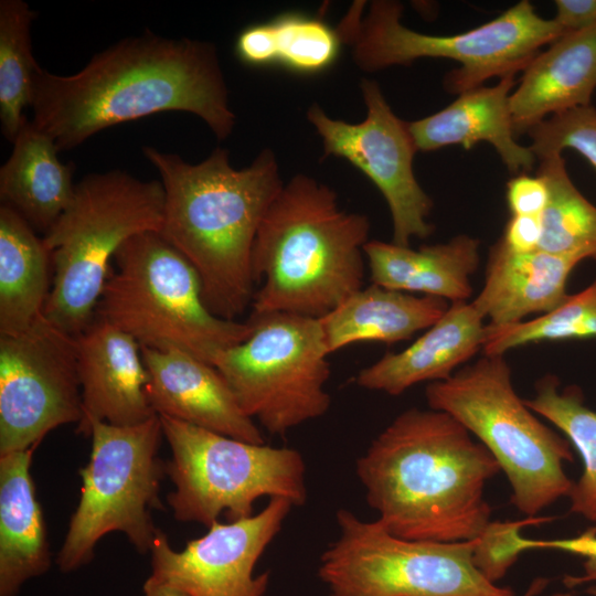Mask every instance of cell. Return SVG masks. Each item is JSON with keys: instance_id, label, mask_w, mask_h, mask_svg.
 <instances>
[{"instance_id": "25", "label": "cell", "mask_w": 596, "mask_h": 596, "mask_svg": "<svg viewBox=\"0 0 596 596\" xmlns=\"http://www.w3.org/2000/svg\"><path fill=\"white\" fill-rule=\"evenodd\" d=\"M450 304L375 284L362 287L319 319L329 354L356 342L396 343L436 323Z\"/></svg>"}, {"instance_id": "35", "label": "cell", "mask_w": 596, "mask_h": 596, "mask_svg": "<svg viewBox=\"0 0 596 596\" xmlns=\"http://www.w3.org/2000/svg\"><path fill=\"white\" fill-rule=\"evenodd\" d=\"M543 234L542 217L535 215H511L500 241L515 253L540 249Z\"/></svg>"}, {"instance_id": "8", "label": "cell", "mask_w": 596, "mask_h": 596, "mask_svg": "<svg viewBox=\"0 0 596 596\" xmlns=\"http://www.w3.org/2000/svg\"><path fill=\"white\" fill-rule=\"evenodd\" d=\"M429 408L458 421L490 451L512 489L511 502L534 518L563 497L573 481L564 462L571 443L542 423L515 392L504 355H487L425 391Z\"/></svg>"}, {"instance_id": "4", "label": "cell", "mask_w": 596, "mask_h": 596, "mask_svg": "<svg viewBox=\"0 0 596 596\" xmlns=\"http://www.w3.org/2000/svg\"><path fill=\"white\" fill-rule=\"evenodd\" d=\"M366 215L340 207L329 185L305 173L284 183L264 215L252 252L262 281L252 315L320 319L363 287Z\"/></svg>"}, {"instance_id": "38", "label": "cell", "mask_w": 596, "mask_h": 596, "mask_svg": "<svg viewBox=\"0 0 596 596\" xmlns=\"http://www.w3.org/2000/svg\"><path fill=\"white\" fill-rule=\"evenodd\" d=\"M549 584V581L546 578H538L535 579L529 587V589L525 592L523 596H538ZM547 596H573L572 593L565 592V593H554Z\"/></svg>"}, {"instance_id": "33", "label": "cell", "mask_w": 596, "mask_h": 596, "mask_svg": "<svg viewBox=\"0 0 596 596\" xmlns=\"http://www.w3.org/2000/svg\"><path fill=\"white\" fill-rule=\"evenodd\" d=\"M515 549L519 554L528 550H555L582 556L585 558V576L571 577L566 584L573 586L596 579V526L570 539L531 540L519 534L515 539Z\"/></svg>"}, {"instance_id": "10", "label": "cell", "mask_w": 596, "mask_h": 596, "mask_svg": "<svg viewBox=\"0 0 596 596\" xmlns=\"http://www.w3.org/2000/svg\"><path fill=\"white\" fill-rule=\"evenodd\" d=\"M92 451L82 478L81 498L56 556L64 573L92 561L97 542L110 532L124 533L140 553L156 539L151 510L162 509L160 482L166 462L158 456L162 434L158 415L131 426L96 422Z\"/></svg>"}, {"instance_id": "13", "label": "cell", "mask_w": 596, "mask_h": 596, "mask_svg": "<svg viewBox=\"0 0 596 596\" xmlns=\"http://www.w3.org/2000/svg\"><path fill=\"white\" fill-rule=\"evenodd\" d=\"M81 418L77 337L43 313L21 333L0 337V456L35 449Z\"/></svg>"}, {"instance_id": "32", "label": "cell", "mask_w": 596, "mask_h": 596, "mask_svg": "<svg viewBox=\"0 0 596 596\" xmlns=\"http://www.w3.org/2000/svg\"><path fill=\"white\" fill-rule=\"evenodd\" d=\"M526 134L539 160L572 149L596 168V108L592 105L552 115Z\"/></svg>"}, {"instance_id": "22", "label": "cell", "mask_w": 596, "mask_h": 596, "mask_svg": "<svg viewBox=\"0 0 596 596\" xmlns=\"http://www.w3.org/2000/svg\"><path fill=\"white\" fill-rule=\"evenodd\" d=\"M479 241L467 234L417 249L372 240L364 246V256L372 284L453 304L472 295L470 279L479 267Z\"/></svg>"}, {"instance_id": "26", "label": "cell", "mask_w": 596, "mask_h": 596, "mask_svg": "<svg viewBox=\"0 0 596 596\" xmlns=\"http://www.w3.org/2000/svg\"><path fill=\"white\" fill-rule=\"evenodd\" d=\"M51 254L43 237L14 210L0 207V337L26 330L49 298Z\"/></svg>"}, {"instance_id": "2", "label": "cell", "mask_w": 596, "mask_h": 596, "mask_svg": "<svg viewBox=\"0 0 596 596\" xmlns=\"http://www.w3.org/2000/svg\"><path fill=\"white\" fill-rule=\"evenodd\" d=\"M355 470L376 520L397 538L472 541L492 523L485 486L500 466L445 412H402L358 458Z\"/></svg>"}, {"instance_id": "3", "label": "cell", "mask_w": 596, "mask_h": 596, "mask_svg": "<svg viewBox=\"0 0 596 596\" xmlns=\"http://www.w3.org/2000/svg\"><path fill=\"white\" fill-rule=\"evenodd\" d=\"M142 152L164 190L159 234L198 273L209 309L234 320L252 305L254 241L284 187L275 153L266 148L249 166L235 169L228 150L220 147L198 163L150 146Z\"/></svg>"}, {"instance_id": "9", "label": "cell", "mask_w": 596, "mask_h": 596, "mask_svg": "<svg viewBox=\"0 0 596 596\" xmlns=\"http://www.w3.org/2000/svg\"><path fill=\"white\" fill-rule=\"evenodd\" d=\"M171 458L166 473L174 485L168 504L175 520L210 526L254 514L255 502L283 498L306 503V465L288 447L253 444L158 415Z\"/></svg>"}, {"instance_id": "1", "label": "cell", "mask_w": 596, "mask_h": 596, "mask_svg": "<svg viewBox=\"0 0 596 596\" xmlns=\"http://www.w3.org/2000/svg\"><path fill=\"white\" fill-rule=\"evenodd\" d=\"M30 107L33 125L54 140L58 151L157 113L193 114L219 140L232 134L236 121L215 45L150 30L96 53L75 74L57 75L41 67Z\"/></svg>"}, {"instance_id": "11", "label": "cell", "mask_w": 596, "mask_h": 596, "mask_svg": "<svg viewBox=\"0 0 596 596\" xmlns=\"http://www.w3.org/2000/svg\"><path fill=\"white\" fill-rule=\"evenodd\" d=\"M336 520L338 538L318 567L329 596H514L479 571L477 540H405L343 508Z\"/></svg>"}, {"instance_id": "5", "label": "cell", "mask_w": 596, "mask_h": 596, "mask_svg": "<svg viewBox=\"0 0 596 596\" xmlns=\"http://www.w3.org/2000/svg\"><path fill=\"white\" fill-rule=\"evenodd\" d=\"M163 209L160 180L109 170L77 182L70 205L43 236L53 266L44 317L79 336L95 317L110 260L132 236L159 233Z\"/></svg>"}, {"instance_id": "29", "label": "cell", "mask_w": 596, "mask_h": 596, "mask_svg": "<svg viewBox=\"0 0 596 596\" xmlns=\"http://www.w3.org/2000/svg\"><path fill=\"white\" fill-rule=\"evenodd\" d=\"M538 174L545 180L550 193L541 215L543 234L540 249L596 259V206L571 180L563 156L540 160Z\"/></svg>"}, {"instance_id": "12", "label": "cell", "mask_w": 596, "mask_h": 596, "mask_svg": "<svg viewBox=\"0 0 596 596\" xmlns=\"http://www.w3.org/2000/svg\"><path fill=\"white\" fill-rule=\"evenodd\" d=\"M247 339L223 351L214 365L243 412L268 433L323 416L330 355L319 319L285 312L251 315Z\"/></svg>"}, {"instance_id": "14", "label": "cell", "mask_w": 596, "mask_h": 596, "mask_svg": "<svg viewBox=\"0 0 596 596\" xmlns=\"http://www.w3.org/2000/svg\"><path fill=\"white\" fill-rule=\"evenodd\" d=\"M360 88L366 107L361 123L333 119L317 103L306 116L322 141V158L345 159L375 184L391 212L392 243L409 246L412 238H427L435 230L427 221L433 201L413 169L418 150L407 121L394 114L377 82L363 78Z\"/></svg>"}, {"instance_id": "16", "label": "cell", "mask_w": 596, "mask_h": 596, "mask_svg": "<svg viewBox=\"0 0 596 596\" xmlns=\"http://www.w3.org/2000/svg\"><path fill=\"white\" fill-rule=\"evenodd\" d=\"M82 418L76 433L89 436L96 422L131 426L153 416L140 344L128 333L94 317L77 336Z\"/></svg>"}, {"instance_id": "18", "label": "cell", "mask_w": 596, "mask_h": 596, "mask_svg": "<svg viewBox=\"0 0 596 596\" xmlns=\"http://www.w3.org/2000/svg\"><path fill=\"white\" fill-rule=\"evenodd\" d=\"M596 91V25L566 32L524 68L509 104L515 135L552 115L590 105Z\"/></svg>"}, {"instance_id": "6", "label": "cell", "mask_w": 596, "mask_h": 596, "mask_svg": "<svg viewBox=\"0 0 596 596\" xmlns=\"http://www.w3.org/2000/svg\"><path fill=\"white\" fill-rule=\"evenodd\" d=\"M95 317L130 334L140 347L177 350L214 365L247 339L253 326L214 315L193 266L158 232L126 241L114 257Z\"/></svg>"}, {"instance_id": "23", "label": "cell", "mask_w": 596, "mask_h": 596, "mask_svg": "<svg viewBox=\"0 0 596 596\" xmlns=\"http://www.w3.org/2000/svg\"><path fill=\"white\" fill-rule=\"evenodd\" d=\"M34 449L0 456V596H17L51 566L46 526L30 468Z\"/></svg>"}, {"instance_id": "24", "label": "cell", "mask_w": 596, "mask_h": 596, "mask_svg": "<svg viewBox=\"0 0 596 596\" xmlns=\"http://www.w3.org/2000/svg\"><path fill=\"white\" fill-rule=\"evenodd\" d=\"M8 160L0 168L2 204L45 234L70 205L75 166L58 159L54 140L24 120Z\"/></svg>"}, {"instance_id": "34", "label": "cell", "mask_w": 596, "mask_h": 596, "mask_svg": "<svg viewBox=\"0 0 596 596\" xmlns=\"http://www.w3.org/2000/svg\"><path fill=\"white\" fill-rule=\"evenodd\" d=\"M549 187L536 173H520L507 183V203L511 215L541 216L547 205Z\"/></svg>"}, {"instance_id": "21", "label": "cell", "mask_w": 596, "mask_h": 596, "mask_svg": "<svg viewBox=\"0 0 596 596\" xmlns=\"http://www.w3.org/2000/svg\"><path fill=\"white\" fill-rule=\"evenodd\" d=\"M582 260L541 249L515 253L499 240L490 248L483 286L471 304L494 326L546 313L567 298L570 274Z\"/></svg>"}, {"instance_id": "37", "label": "cell", "mask_w": 596, "mask_h": 596, "mask_svg": "<svg viewBox=\"0 0 596 596\" xmlns=\"http://www.w3.org/2000/svg\"><path fill=\"white\" fill-rule=\"evenodd\" d=\"M143 594L145 596H190L183 590L158 582L150 576L143 584Z\"/></svg>"}, {"instance_id": "36", "label": "cell", "mask_w": 596, "mask_h": 596, "mask_svg": "<svg viewBox=\"0 0 596 596\" xmlns=\"http://www.w3.org/2000/svg\"><path fill=\"white\" fill-rule=\"evenodd\" d=\"M556 23L564 32H575L596 25V0H555Z\"/></svg>"}, {"instance_id": "7", "label": "cell", "mask_w": 596, "mask_h": 596, "mask_svg": "<svg viewBox=\"0 0 596 596\" xmlns=\"http://www.w3.org/2000/svg\"><path fill=\"white\" fill-rule=\"evenodd\" d=\"M365 1H355L337 26L351 46L353 61L364 72L416 60L448 58L460 64L444 79L450 94L481 86L492 77L503 78L524 71L529 63L565 32L554 19L538 14L521 0L475 29L450 35H434L408 29L401 22L403 4L395 0H373L363 14Z\"/></svg>"}, {"instance_id": "15", "label": "cell", "mask_w": 596, "mask_h": 596, "mask_svg": "<svg viewBox=\"0 0 596 596\" xmlns=\"http://www.w3.org/2000/svg\"><path fill=\"white\" fill-rule=\"evenodd\" d=\"M292 507L286 499L272 498L248 518L214 522L181 551L158 530L150 550V577L190 596H265L269 573L255 576L254 568Z\"/></svg>"}, {"instance_id": "19", "label": "cell", "mask_w": 596, "mask_h": 596, "mask_svg": "<svg viewBox=\"0 0 596 596\" xmlns=\"http://www.w3.org/2000/svg\"><path fill=\"white\" fill-rule=\"evenodd\" d=\"M514 87L515 76H505L493 86L481 85L459 94L433 115L407 121L417 150L433 151L455 145L470 149L487 141L511 173L532 170L536 158L530 147L517 141L512 126L509 98Z\"/></svg>"}, {"instance_id": "31", "label": "cell", "mask_w": 596, "mask_h": 596, "mask_svg": "<svg viewBox=\"0 0 596 596\" xmlns=\"http://www.w3.org/2000/svg\"><path fill=\"white\" fill-rule=\"evenodd\" d=\"M266 23L272 63L298 73L313 74L330 67L343 44L337 28L300 13L280 14Z\"/></svg>"}, {"instance_id": "28", "label": "cell", "mask_w": 596, "mask_h": 596, "mask_svg": "<svg viewBox=\"0 0 596 596\" xmlns=\"http://www.w3.org/2000/svg\"><path fill=\"white\" fill-rule=\"evenodd\" d=\"M36 12L23 0L0 1V123L13 142L31 106L34 77L41 66L32 52L31 26Z\"/></svg>"}, {"instance_id": "20", "label": "cell", "mask_w": 596, "mask_h": 596, "mask_svg": "<svg viewBox=\"0 0 596 596\" xmlns=\"http://www.w3.org/2000/svg\"><path fill=\"white\" fill-rule=\"evenodd\" d=\"M485 328L471 302H453L409 347L385 353L362 369L355 382L365 390L397 396L418 383L447 380L482 349Z\"/></svg>"}, {"instance_id": "27", "label": "cell", "mask_w": 596, "mask_h": 596, "mask_svg": "<svg viewBox=\"0 0 596 596\" xmlns=\"http://www.w3.org/2000/svg\"><path fill=\"white\" fill-rule=\"evenodd\" d=\"M524 403L557 427L579 454L583 471L570 492V511L596 523V411L585 405L578 387L560 390L553 375L539 380L535 395Z\"/></svg>"}, {"instance_id": "30", "label": "cell", "mask_w": 596, "mask_h": 596, "mask_svg": "<svg viewBox=\"0 0 596 596\" xmlns=\"http://www.w3.org/2000/svg\"><path fill=\"white\" fill-rule=\"evenodd\" d=\"M596 338V278L555 309L528 321L486 324L483 354L504 355L531 343Z\"/></svg>"}, {"instance_id": "17", "label": "cell", "mask_w": 596, "mask_h": 596, "mask_svg": "<svg viewBox=\"0 0 596 596\" xmlns=\"http://www.w3.org/2000/svg\"><path fill=\"white\" fill-rule=\"evenodd\" d=\"M147 395L157 415L240 440L265 444L259 426L238 405L212 364L177 350L141 347Z\"/></svg>"}]
</instances>
